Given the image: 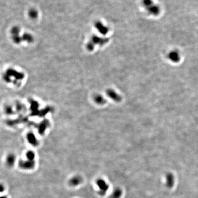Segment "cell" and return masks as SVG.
<instances>
[{
  "label": "cell",
  "instance_id": "1",
  "mask_svg": "<svg viewBox=\"0 0 198 198\" xmlns=\"http://www.w3.org/2000/svg\"><path fill=\"white\" fill-rule=\"evenodd\" d=\"M142 5L149 14L157 16L161 13V8L153 0H142Z\"/></svg>",
  "mask_w": 198,
  "mask_h": 198
},
{
  "label": "cell",
  "instance_id": "2",
  "mask_svg": "<svg viewBox=\"0 0 198 198\" xmlns=\"http://www.w3.org/2000/svg\"><path fill=\"white\" fill-rule=\"evenodd\" d=\"M109 39L107 38L100 37L98 36H94L91 39V42L88 45V48L91 50H93L95 45H103L108 42Z\"/></svg>",
  "mask_w": 198,
  "mask_h": 198
},
{
  "label": "cell",
  "instance_id": "3",
  "mask_svg": "<svg viewBox=\"0 0 198 198\" xmlns=\"http://www.w3.org/2000/svg\"><path fill=\"white\" fill-rule=\"evenodd\" d=\"M96 183L98 187L99 194L102 196L105 195L109 189V185L102 179H99L97 181Z\"/></svg>",
  "mask_w": 198,
  "mask_h": 198
},
{
  "label": "cell",
  "instance_id": "4",
  "mask_svg": "<svg viewBox=\"0 0 198 198\" xmlns=\"http://www.w3.org/2000/svg\"><path fill=\"white\" fill-rule=\"evenodd\" d=\"M167 57L168 59L172 63H179L180 60V55L177 50H173L169 52L168 54Z\"/></svg>",
  "mask_w": 198,
  "mask_h": 198
},
{
  "label": "cell",
  "instance_id": "5",
  "mask_svg": "<svg viewBox=\"0 0 198 198\" xmlns=\"http://www.w3.org/2000/svg\"><path fill=\"white\" fill-rule=\"evenodd\" d=\"M106 94H107V96L111 100H114V101L119 102L122 100L121 96L113 89H107L106 91Z\"/></svg>",
  "mask_w": 198,
  "mask_h": 198
},
{
  "label": "cell",
  "instance_id": "6",
  "mask_svg": "<svg viewBox=\"0 0 198 198\" xmlns=\"http://www.w3.org/2000/svg\"><path fill=\"white\" fill-rule=\"evenodd\" d=\"M95 27L99 32L105 35L109 32V28L106 25H104L101 22H97L95 24Z\"/></svg>",
  "mask_w": 198,
  "mask_h": 198
},
{
  "label": "cell",
  "instance_id": "7",
  "mask_svg": "<svg viewBox=\"0 0 198 198\" xmlns=\"http://www.w3.org/2000/svg\"><path fill=\"white\" fill-rule=\"evenodd\" d=\"M174 184L175 177L174 175L171 172L167 173L166 176V186L169 189H171L174 185Z\"/></svg>",
  "mask_w": 198,
  "mask_h": 198
},
{
  "label": "cell",
  "instance_id": "8",
  "mask_svg": "<svg viewBox=\"0 0 198 198\" xmlns=\"http://www.w3.org/2000/svg\"><path fill=\"white\" fill-rule=\"evenodd\" d=\"M123 195V190L120 187L115 188L111 194L110 198H121Z\"/></svg>",
  "mask_w": 198,
  "mask_h": 198
},
{
  "label": "cell",
  "instance_id": "9",
  "mask_svg": "<svg viewBox=\"0 0 198 198\" xmlns=\"http://www.w3.org/2000/svg\"><path fill=\"white\" fill-rule=\"evenodd\" d=\"M82 179H81L80 177H73L72 179H71L70 180L69 183L72 186H76L79 185V184L81 183L82 182Z\"/></svg>",
  "mask_w": 198,
  "mask_h": 198
},
{
  "label": "cell",
  "instance_id": "10",
  "mask_svg": "<svg viewBox=\"0 0 198 198\" xmlns=\"http://www.w3.org/2000/svg\"><path fill=\"white\" fill-rule=\"evenodd\" d=\"M34 164L33 161H28L26 163H22L21 166L22 167L25 169H31L33 167Z\"/></svg>",
  "mask_w": 198,
  "mask_h": 198
},
{
  "label": "cell",
  "instance_id": "11",
  "mask_svg": "<svg viewBox=\"0 0 198 198\" xmlns=\"http://www.w3.org/2000/svg\"><path fill=\"white\" fill-rule=\"evenodd\" d=\"M95 99L96 102H97L98 103L100 104H103L105 103V102H106V100H105V99L100 95H97L95 97Z\"/></svg>",
  "mask_w": 198,
  "mask_h": 198
},
{
  "label": "cell",
  "instance_id": "12",
  "mask_svg": "<svg viewBox=\"0 0 198 198\" xmlns=\"http://www.w3.org/2000/svg\"><path fill=\"white\" fill-rule=\"evenodd\" d=\"M0 190H1V192H3V191H4V187L3 186H2V184H1V185Z\"/></svg>",
  "mask_w": 198,
  "mask_h": 198
},
{
  "label": "cell",
  "instance_id": "13",
  "mask_svg": "<svg viewBox=\"0 0 198 198\" xmlns=\"http://www.w3.org/2000/svg\"><path fill=\"white\" fill-rule=\"evenodd\" d=\"M1 198H7L6 197V196H2L1 197Z\"/></svg>",
  "mask_w": 198,
  "mask_h": 198
}]
</instances>
